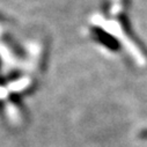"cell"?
Segmentation results:
<instances>
[{
  "label": "cell",
  "mask_w": 147,
  "mask_h": 147,
  "mask_svg": "<svg viewBox=\"0 0 147 147\" xmlns=\"http://www.w3.org/2000/svg\"><path fill=\"white\" fill-rule=\"evenodd\" d=\"M95 34L97 35L100 42H102V43H103L104 45H107L108 48L113 49V50H117V49H118V47H119L118 42H117L116 38L113 37V36L110 35V34H108V32H105L104 30L98 29V28L95 29Z\"/></svg>",
  "instance_id": "6da1fadb"
}]
</instances>
